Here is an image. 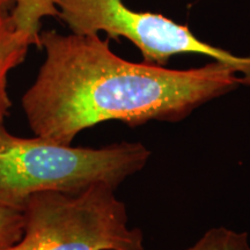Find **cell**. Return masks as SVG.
Wrapping results in <instances>:
<instances>
[{
  "label": "cell",
  "mask_w": 250,
  "mask_h": 250,
  "mask_svg": "<svg viewBox=\"0 0 250 250\" xmlns=\"http://www.w3.org/2000/svg\"><path fill=\"white\" fill-rule=\"evenodd\" d=\"M34 43L15 27L11 11L0 7V123L9 115L12 101L7 90L8 74L22 64Z\"/></svg>",
  "instance_id": "cell-5"
},
{
  "label": "cell",
  "mask_w": 250,
  "mask_h": 250,
  "mask_svg": "<svg viewBox=\"0 0 250 250\" xmlns=\"http://www.w3.org/2000/svg\"><path fill=\"white\" fill-rule=\"evenodd\" d=\"M187 250H250V245L247 233L218 227L208 230Z\"/></svg>",
  "instance_id": "cell-7"
},
{
  "label": "cell",
  "mask_w": 250,
  "mask_h": 250,
  "mask_svg": "<svg viewBox=\"0 0 250 250\" xmlns=\"http://www.w3.org/2000/svg\"><path fill=\"white\" fill-rule=\"evenodd\" d=\"M149 156L142 143L73 147L36 136H13L0 123V203L23 210L36 192H79L98 183L117 189L145 167Z\"/></svg>",
  "instance_id": "cell-2"
},
{
  "label": "cell",
  "mask_w": 250,
  "mask_h": 250,
  "mask_svg": "<svg viewBox=\"0 0 250 250\" xmlns=\"http://www.w3.org/2000/svg\"><path fill=\"white\" fill-rule=\"evenodd\" d=\"M15 0H0V7L2 8H7L11 11L13 8Z\"/></svg>",
  "instance_id": "cell-9"
},
{
  "label": "cell",
  "mask_w": 250,
  "mask_h": 250,
  "mask_svg": "<svg viewBox=\"0 0 250 250\" xmlns=\"http://www.w3.org/2000/svg\"><path fill=\"white\" fill-rule=\"evenodd\" d=\"M115 190L98 183L79 192L34 193L23 206V235L7 250H144L142 230L127 226Z\"/></svg>",
  "instance_id": "cell-3"
},
{
  "label": "cell",
  "mask_w": 250,
  "mask_h": 250,
  "mask_svg": "<svg viewBox=\"0 0 250 250\" xmlns=\"http://www.w3.org/2000/svg\"><path fill=\"white\" fill-rule=\"evenodd\" d=\"M17 29L41 46V28L44 18H58L55 0H15L11 9Z\"/></svg>",
  "instance_id": "cell-6"
},
{
  "label": "cell",
  "mask_w": 250,
  "mask_h": 250,
  "mask_svg": "<svg viewBox=\"0 0 250 250\" xmlns=\"http://www.w3.org/2000/svg\"><path fill=\"white\" fill-rule=\"evenodd\" d=\"M58 18L77 35H100L130 41L144 62L166 66L176 55H201L232 67L250 87V57L199 40L190 28L162 14L138 12L124 0H55Z\"/></svg>",
  "instance_id": "cell-4"
},
{
  "label": "cell",
  "mask_w": 250,
  "mask_h": 250,
  "mask_svg": "<svg viewBox=\"0 0 250 250\" xmlns=\"http://www.w3.org/2000/svg\"><path fill=\"white\" fill-rule=\"evenodd\" d=\"M23 230V210L0 203V250H7L17 245Z\"/></svg>",
  "instance_id": "cell-8"
},
{
  "label": "cell",
  "mask_w": 250,
  "mask_h": 250,
  "mask_svg": "<svg viewBox=\"0 0 250 250\" xmlns=\"http://www.w3.org/2000/svg\"><path fill=\"white\" fill-rule=\"evenodd\" d=\"M40 48L44 61L21 103L35 136L62 145L109 121L176 123L242 85L232 67L214 61L189 70L125 61L100 35L43 31Z\"/></svg>",
  "instance_id": "cell-1"
}]
</instances>
